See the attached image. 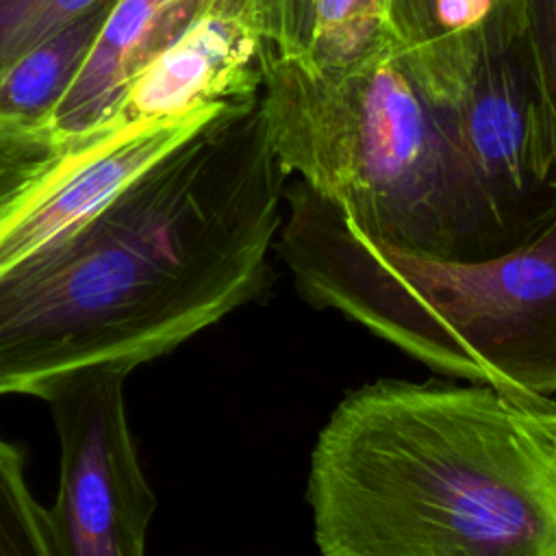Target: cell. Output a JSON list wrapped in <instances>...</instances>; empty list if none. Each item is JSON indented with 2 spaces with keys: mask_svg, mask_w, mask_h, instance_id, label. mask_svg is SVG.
<instances>
[{
  "mask_svg": "<svg viewBox=\"0 0 556 556\" xmlns=\"http://www.w3.org/2000/svg\"><path fill=\"white\" fill-rule=\"evenodd\" d=\"M393 43L389 0H315L311 41L300 59L319 74H341Z\"/></svg>",
  "mask_w": 556,
  "mask_h": 556,
  "instance_id": "obj_11",
  "label": "cell"
},
{
  "mask_svg": "<svg viewBox=\"0 0 556 556\" xmlns=\"http://www.w3.org/2000/svg\"><path fill=\"white\" fill-rule=\"evenodd\" d=\"M104 0H0V74Z\"/></svg>",
  "mask_w": 556,
  "mask_h": 556,
  "instance_id": "obj_14",
  "label": "cell"
},
{
  "mask_svg": "<svg viewBox=\"0 0 556 556\" xmlns=\"http://www.w3.org/2000/svg\"><path fill=\"white\" fill-rule=\"evenodd\" d=\"M67 148L48 124L28 126L0 117V208L41 178Z\"/></svg>",
  "mask_w": 556,
  "mask_h": 556,
  "instance_id": "obj_15",
  "label": "cell"
},
{
  "mask_svg": "<svg viewBox=\"0 0 556 556\" xmlns=\"http://www.w3.org/2000/svg\"><path fill=\"white\" fill-rule=\"evenodd\" d=\"M217 11H224V13H230V15H237V17H243L245 22H250L254 28H256V22H254V13H256V0H215V7ZM261 35V33H258Z\"/></svg>",
  "mask_w": 556,
  "mask_h": 556,
  "instance_id": "obj_19",
  "label": "cell"
},
{
  "mask_svg": "<svg viewBox=\"0 0 556 556\" xmlns=\"http://www.w3.org/2000/svg\"><path fill=\"white\" fill-rule=\"evenodd\" d=\"M117 365H91L46 380L33 393L50 406L61 445L59 493L46 508L54 556H146L156 508L128 428Z\"/></svg>",
  "mask_w": 556,
  "mask_h": 556,
  "instance_id": "obj_5",
  "label": "cell"
},
{
  "mask_svg": "<svg viewBox=\"0 0 556 556\" xmlns=\"http://www.w3.org/2000/svg\"><path fill=\"white\" fill-rule=\"evenodd\" d=\"M452 117L460 146L513 250L556 219V189L536 167V91L521 26H471L450 35L443 76L430 91Z\"/></svg>",
  "mask_w": 556,
  "mask_h": 556,
  "instance_id": "obj_6",
  "label": "cell"
},
{
  "mask_svg": "<svg viewBox=\"0 0 556 556\" xmlns=\"http://www.w3.org/2000/svg\"><path fill=\"white\" fill-rule=\"evenodd\" d=\"M321 556H556V397L378 380L317 434Z\"/></svg>",
  "mask_w": 556,
  "mask_h": 556,
  "instance_id": "obj_2",
  "label": "cell"
},
{
  "mask_svg": "<svg viewBox=\"0 0 556 556\" xmlns=\"http://www.w3.org/2000/svg\"><path fill=\"white\" fill-rule=\"evenodd\" d=\"M276 250L298 293L430 369L517 395H556V219L484 261H434L363 237L304 180L285 187Z\"/></svg>",
  "mask_w": 556,
  "mask_h": 556,
  "instance_id": "obj_4",
  "label": "cell"
},
{
  "mask_svg": "<svg viewBox=\"0 0 556 556\" xmlns=\"http://www.w3.org/2000/svg\"><path fill=\"white\" fill-rule=\"evenodd\" d=\"M0 556H54L46 508L24 480V456L0 437Z\"/></svg>",
  "mask_w": 556,
  "mask_h": 556,
  "instance_id": "obj_13",
  "label": "cell"
},
{
  "mask_svg": "<svg viewBox=\"0 0 556 556\" xmlns=\"http://www.w3.org/2000/svg\"><path fill=\"white\" fill-rule=\"evenodd\" d=\"M315 0H256V30L274 56H304L313 30Z\"/></svg>",
  "mask_w": 556,
  "mask_h": 556,
  "instance_id": "obj_17",
  "label": "cell"
},
{
  "mask_svg": "<svg viewBox=\"0 0 556 556\" xmlns=\"http://www.w3.org/2000/svg\"><path fill=\"white\" fill-rule=\"evenodd\" d=\"M113 2L104 0L0 74V117L28 126L48 124L78 76Z\"/></svg>",
  "mask_w": 556,
  "mask_h": 556,
  "instance_id": "obj_10",
  "label": "cell"
},
{
  "mask_svg": "<svg viewBox=\"0 0 556 556\" xmlns=\"http://www.w3.org/2000/svg\"><path fill=\"white\" fill-rule=\"evenodd\" d=\"M261 102L285 169L374 243L460 263L513 252L450 111L400 43L341 74L267 52Z\"/></svg>",
  "mask_w": 556,
  "mask_h": 556,
  "instance_id": "obj_3",
  "label": "cell"
},
{
  "mask_svg": "<svg viewBox=\"0 0 556 556\" xmlns=\"http://www.w3.org/2000/svg\"><path fill=\"white\" fill-rule=\"evenodd\" d=\"M389 20L415 76L430 78L450 39L445 0H389Z\"/></svg>",
  "mask_w": 556,
  "mask_h": 556,
  "instance_id": "obj_16",
  "label": "cell"
},
{
  "mask_svg": "<svg viewBox=\"0 0 556 556\" xmlns=\"http://www.w3.org/2000/svg\"><path fill=\"white\" fill-rule=\"evenodd\" d=\"M226 106L163 119L113 122L100 132L70 141L41 178L0 208V271L85 222Z\"/></svg>",
  "mask_w": 556,
  "mask_h": 556,
  "instance_id": "obj_7",
  "label": "cell"
},
{
  "mask_svg": "<svg viewBox=\"0 0 556 556\" xmlns=\"http://www.w3.org/2000/svg\"><path fill=\"white\" fill-rule=\"evenodd\" d=\"M552 185H554V189H556V176H554V180H552Z\"/></svg>",
  "mask_w": 556,
  "mask_h": 556,
  "instance_id": "obj_20",
  "label": "cell"
},
{
  "mask_svg": "<svg viewBox=\"0 0 556 556\" xmlns=\"http://www.w3.org/2000/svg\"><path fill=\"white\" fill-rule=\"evenodd\" d=\"M519 15L536 91V167L552 185L556 176V0H521Z\"/></svg>",
  "mask_w": 556,
  "mask_h": 556,
  "instance_id": "obj_12",
  "label": "cell"
},
{
  "mask_svg": "<svg viewBox=\"0 0 556 556\" xmlns=\"http://www.w3.org/2000/svg\"><path fill=\"white\" fill-rule=\"evenodd\" d=\"M521 0H445L447 33L491 24L497 28H519Z\"/></svg>",
  "mask_w": 556,
  "mask_h": 556,
  "instance_id": "obj_18",
  "label": "cell"
},
{
  "mask_svg": "<svg viewBox=\"0 0 556 556\" xmlns=\"http://www.w3.org/2000/svg\"><path fill=\"white\" fill-rule=\"evenodd\" d=\"M267 48L243 17L208 9L126 93L115 122L178 117L261 93Z\"/></svg>",
  "mask_w": 556,
  "mask_h": 556,
  "instance_id": "obj_8",
  "label": "cell"
},
{
  "mask_svg": "<svg viewBox=\"0 0 556 556\" xmlns=\"http://www.w3.org/2000/svg\"><path fill=\"white\" fill-rule=\"evenodd\" d=\"M289 176L258 93L0 271V395L91 365L132 371L258 300Z\"/></svg>",
  "mask_w": 556,
  "mask_h": 556,
  "instance_id": "obj_1",
  "label": "cell"
},
{
  "mask_svg": "<svg viewBox=\"0 0 556 556\" xmlns=\"http://www.w3.org/2000/svg\"><path fill=\"white\" fill-rule=\"evenodd\" d=\"M213 7L215 0H115L48 126L70 143L113 124L135 80Z\"/></svg>",
  "mask_w": 556,
  "mask_h": 556,
  "instance_id": "obj_9",
  "label": "cell"
}]
</instances>
